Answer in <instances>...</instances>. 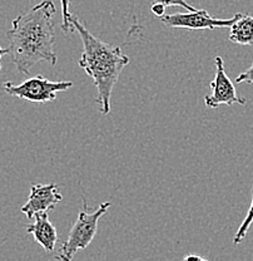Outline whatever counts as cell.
Here are the masks:
<instances>
[{
  "mask_svg": "<svg viewBox=\"0 0 253 261\" xmlns=\"http://www.w3.org/2000/svg\"><path fill=\"white\" fill-rule=\"evenodd\" d=\"M55 5L51 0H43L28 12L18 15L7 32L9 50L15 69L20 74H29L31 69L40 62L55 65Z\"/></svg>",
  "mask_w": 253,
  "mask_h": 261,
  "instance_id": "cell-1",
  "label": "cell"
},
{
  "mask_svg": "<svg viewBox=\"0 0 253 261\" xmlns=\"http://www.w3.org/2000/svg\"><path fill=\"white\" fill-rule=\"evenodd\" d=\"M69 21L83 43V53L78 64L94 82L98 93L95 102L100 112L109 114L111 93L124 67L129 64V57L122 51L121 47H114L94 37L77 16L70 15Z\"/></svg>",
  "mask_w": 253,
  "mask_h": 261,
  "instance_id": "cell-2",
  "label": "cell"
},
{
  "mask_svg": "<svg viewBox=\"0 0 253 261\" xmlns=\"http://www.w3.org/2000/svg\"><path fill=\"white\" fill-rule=\"evenodd\" d=\"M110 206L111 203L109 201H105V202L100 203L95 210L88 211V203L86 200H83V207L79 210L77 221L70 228L67 240L59 249L57 259L70 261L74 259L78 251L87 249L93 241L94 236L97 235L98 222H99L100 217L107 214Z\"/></svg>",
  "mask_w": 253,
  "mask_h": 261,
  "instance_id": "cell-3",
  "label": "cell"
},
{
  "mask_svg": "<svg viewBox=\"0 0 253 261\" xmlns=\"http://www.w3.org/2000/svg\"><path fill=\"white\" fill-rule=\"evenodd\" d=\"M74 86L69 81H50L43 75H35L28 78L20 84H13L12 82H5L3 89L9 96L20 98L32 103L53 102L57 93L65 92Z\"/></svg>",
  "mask_w": 253,
  "mask_h": 261,
  "instance_id": "cell-4",
  "label": "cell"
},
{
  "mask_svg": "<svg viewBox=\"0 0 253 261\" xmlns=\"http://www.w3.org/2000/svg\"><path fill=\"white\" fill-rule=\"evenodd\" d=\"M237 18L236 14L230 19L213 18L206 9H197L193 12L176 13L163 15L160 21L168 28L189 29V31H213L216 28H230Z\"/></svg>",
  "mask_w": 253,
  "mask_h": 261,
  "instance_id": "cell-5",
  "label": "cell"
},
{
  "mask_svg": "<svg viewBox=\"0 0 253 261\" xmlns=\"http://www.w3.org/2000/svg\"><path fill=\"white\" fill-rule=\"evenodd\" d=\"M214 64H216V73H214L213 81L209 84L212 93L205 97L206 107L214 110V108L219 107L222 105H246V98L239 96L235 84L226 73L224 63H223L221 57H216Z\"/></svg>",
  "mask_w": 253,
  "mask_h": 261,
  "instance_id": "cell-6",
  "label": "cell"
},
{
  "mask_svg": "<svg viewBox=\"0 0 253 261\" xmlns=\"http://www.w3.org/2000/svg\"><path fill=\"white\" fill-rule=\"evenodd\" d=\"M62 200H63V195L59 192V186L57 184L33 185L28 201L20 208V211L29 220H33V217L37 214L53 210L57 203L62 202Z\"/></svg>",
  "mask_w": 253,
  "mask_h": 261,
  "instance_id": "cell-7",
  "label": "cell"
},
{
  "mask_svg": "<svg viewBox=\"0 0 253 261\" xmlns=\"http://www.w3.org/2000/svg\"><path fill=\"white\" fill-rule=\"evenodd\" d=\"M33 220L34 221L26 226V232L32 233L34 236V240L45 251L53 252L57 243H58V232H57V228L53 222L49 220L48 212L37 214L33 217Z\"/></svg>",
  "mask_w": 253,
  "mask_h": 261,
  "instance_id": "cell-8",
  "label": "cell"
},
{
  "mask_svg": "<svg viewBox=\"0 0 253 261\" xmlns=\"http://www.w3.org/2000/svg\"><path fill=\"white\" fill-rule=\"evenodd\" d=\"M230 40L235 44H253V16L238 13L237 18L230 27Z\"/></svg>",
  "mask_w": 253,
  "mask_h": 261,
  "instance_id": "cell-9",
  "label": "cell"
},
{
  "mask_svg": "<svg viewBox=\"0 0 253 261\" xmlns=\"http://www.w3.org/2000/svg\"><path fill=\"white\" fill-rule=\"evenodd\" d=\"M252 222H253V195H252L251 206H249L248 211H247L246 217H244V220L242 221L241 226L238 227L237 232H236L235 238H233V244L238 245V244H241L242 241H243V239L247 236V232H248L249 227H251Z\"/></svg>",
  "mask_w": 253,
  "mask_h": 261,
  "instance_id": "cell-10",
  "label": "cell"
},
{
  "mask_svg": "<svg viewBox=\"0 0 253 261\" xmlns=\"http://www.w3.org/2000/svg\"><path fill=\"white\" fill-rule=\"evenodd\" d=\"M62 5V31L64 33H68L72 31V24H70V12H69V5L70 0H61Z\"/></svg>",
  "mask_w": 253,
  "mask_h": 261,
  "instance_id": "cell-11",
  "label": "cell"
},
{
  "mask_svg": "<svg viewBox=\"0 0 253 261\" xmlns=\"http://www.w3.org/2000/svg\"><path fill=\"white\" fill-rule=\"evenodd\" d=\"M156 3H160V4L165 5V7H179L183 8L187 12H193V10H197L194 7L188 4L187 0H154Z\"/></svg>",
  "mask_w": 253,
  "mask_h": 261,
  "instance_id": "cell-12",
  "label": "cell"
},
{
  "mask_svg": "<svg viewBox=\"0 0 253 261\" xmlns=\"http://www.w3.org/2000/svg\"><path fill=\"white\" fill-rule=\"evenodd\" d=\"M236 82L237 83H248V84H253V63L251 67L248 68L247 70L242 72L241 74L237 75L236 78Z\"/></svg>",
  "mask_w": 253,
  "mask_h": 261,
  "instance_id": "cell-13",
  "label": "cell"
},
{
  "mask_svg": "<svg viewBox=\"0 0 253 261\" xmlns=\"http://www.w3.org/2000/svg\"><path fill=\"white\" fill-rule=\"evenodd\" d=\"M165 8H167L165 5L154 2L151 7V12L153 15L158 16V18H162L163 15H165Z\"/></svg>",
  "mask_w": 253,
  "mask_h": 261,
  "instance_id": "cell-14",
  "label": "cell"
},
{
  "mask_svg": "<svg viewBox=\"0 0 253 261\" xmlns=\"http://www.w3.org/2000/svg\"><path fill=\"white\" fill-rule=\"evenodd\" d=\"M184 260H186V261H190V260H200V261H205L206 259H205V257L200 256V255L192 254V255H187V256H184Z\"/></svg>",
  "mask_w": 253,
  "mask_h": 261,
  "instance_id": "cell-15",
  "label": "cell"
},
{
  "mask_svg": "<svg viewBox=\"0 0 253 261\" xmlns=\"http://www.w3.org/2000/svg\"><path fill=\"white\" fill-rule=\"evenodd\" d=\"M7 54H9L8 48H3L2 45H0V70H2V58L4 56H7Z\"/></svg>",
  "mask_w": 253,
  "mask_h": 261,
  "instance_id": "cell-16",
  "label": "cell"
}]
</instances>
